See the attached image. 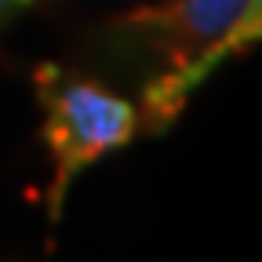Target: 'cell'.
I'll list each match as a JSON object with an SVG mask.
<instances>
[{"label": "cell", "instance_id": "6da1fadb", "mask_svg": "<svg viewBox=\"0 0 262 262\" xmlns=\"http://www.w3.org/2000/svg\"><path fill=\"white\" fill-rule=\"evenodd\" d=\"M113 29L160 62L142 88V106H135L139 127L157 135L226 58L258 40L262 0H160L120 15Z\"/></svg>", "mask_w": 262, "mask_h": 262}, {"label": "cell", "instance_id": "7a4b0ae2", "mask_svg": "<svg viewBox=\"0 0 262 262\" xmlns=\"http://www.w3.org/2000/svg\"><path fill=\"white\" fill-rule=\"evenodd\" d=\"M33 91L44 110L40 139L55 160V179L48 189V219L58 222L62 196L73 186V179L139 135V110L106 84L84 73H70L55 62H44L33 70Z\"/></svg>", "mask_w": 262, "mask_h": 262}, {"label": "cell", "instance_id": "3957f363", "mask_svg": "<svg viewBox=\"0 0 262 262\" xmlns=\"http://www.w3.org/2000/svg\"><path fill=\"white\" fill-rule=\"evenodd\" d=\"M8 8H11V0H0V22H4V15H8Z\"/></svg>", "mask_w": 262, "mask_h": 262}, {"label": "cell", "instance_id": "277c9868", "mask_svg": "<svg viewBox=\"0 0 262 262\" xmlns=\"http://www.w3.org/2000/svg\"><path fill=\"white\" fill-rule=\"evenodd\" d=\"M11 4H33V0H11Z\"/></svg>", "mask_w": 262, "mask_h": 262}]
</instances>
